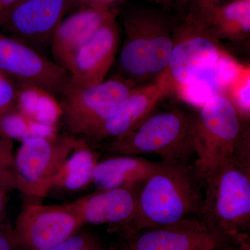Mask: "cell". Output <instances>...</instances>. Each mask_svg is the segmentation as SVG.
<instances>
[{
  "label": "cell",
  "mask_w": 250,
  "mask_h": 250,
  "mask_svg": "<svg viewBox=\"0 0 250 250\" xmlns=\"http://www.w3.org/2000/svg\"><path fill=\"white\" fill-rule=\"evenodd\" d=\"M118 233L116 250H229L249 238L226 232L203 218Z\"/></svg>",
  "instance_id": "6"
},
{
  "label": "cell",
  "mask_w": 250,
  "mask_h": 250,
  "mask_svg": "<svg viewBox=\"0 0 250 250\" xmlns=\"http://www.w3.org/2000/svg\"><path fill=\"white\" fill-rule=\"evenodd\" d=\"M119 40L115 14L77 49L67 62L65 70L70 85L88 86L103 82L116 59Z\"/></svg>",
  "instance_id": "12"
},
{
  "label": "cell",
  "mask_w": 250,
  "mask_h": 250,
  "mask_svg": "<svg viewBox=\"0 0 250 250\" xmlns=\"http://www.w3.org/2000/svg\"><path fill=\"white\" fill-rule=\"evenodd\" d=\"M141 187L98 190L68 204L83 225H108L116 233L134 217Z\"/></svg>",
  "instance_id": "15"
},
{
  "label": "cell",
  "mask_w": 250,
  "mask_h": 250,
  "mask_svg": "<svg viewBox=\"0 0 250 250\" xmlns=\"http://www.w3.org/2000/svg\"><path fill=\"white\" fill-rule=\"evenodd\" d=\"M0 71L17 84L36 85L60 98L70 85L65 69L30 46L1 34Z\"/></svg>",
  "instance_id": "11"
},
{
  "label": "cell",
  "mask_w": 250,
  "mask_h": 250,
  "mask_svg": "<svg viewBox=\"0 0 250 250\" xmlns=\"http://www.w3.org/2000/svg\"><path fill=\"white\" fill-rule=\"evenodd\" d=\"M16 85V110L36 123L57 129L62 111L57 97L36 85Z\"/></svg>",
  "instance_id": "20"
},
{
  "label": "cell",
  "mask_w": 250,
  "mask_h": 250,
  "mask_svg": "<svg viewBox=\"0 0 250 250\" xmlns=\"http://www.w3.org/2000/svg\"><path fill=\"white\" fill-rule=\"evenodd\" d=\"M193 113L179 108L153 112L129 132L106 140L111 156L157 154L162 161L187 163L194 156Z\"/></svg>",
  "instance_id": "3"
},
{
  "label": "cell",
  "mask_w": 250,
  "mask_h": 250,
  "mask_svg": "<svg viewBox=\"0 0 250 250\" xmlns=\"http://www.w3.org/2000/svg\"><path fill=\"white\" fill-rule=\"evenodd\" d=\"M86 4V6H108L111 7V5L116 0H82Z\"/></svg>",
  "instance_id": "30"
},
{
  "label": "cell",
  "mask_w": 250,
  "mask_h": 250,
  "mask_svg": "<svg viewBox=\"0 0 250 250\" xmlns=\"http://www.w3.org/2000/svg\"><path fill=\"white\" fill-rule=\"evenodd\" d=\"M16 188L14 157L11 151H0V190Z\"/></svg>",
  "instance_id": "25"
},
{
  "label": "cell",
  "mask_w": 250,
  "mask_h": 250,
  "mask_svg": "<svg viewBox=\"0 0 250 250\" xmlns=\"http://www.w3.org/2000/svg\"><path fill=\"white\" fill-rule=\"evenodd\" d=\"M5 205H6L5 191H1V190H0V223H1L3 213H4Z\"/></svg>",
  "instance_id": "32"
},
{
  "label": "cell",
  "mask_w": 250,
  "mask_h": 250,
  "mask_svg": "<svg viewBox=\"0 0 250 250\" xmlns=\"http://www.w3.org/2000/svg\"><path fill=\"white\" fill-rule=\"evenodd\" d=\"M174 43L164 73L172 91L184 90L215 71L228 54L205 27L187 21L174 29Z\"/></svg>",
  "instance_id": "9"
},
{
  "label": "cell",
  "mask_w": 250,
  "mask_h": 250,
  "mask_svg": "<svg viewBox=\"0 0 250 250\" xmlns=\"http://www.w3.org/2000/svg\"><path fill=\"white\" fill-rule=\"evenodd\" d=\"M136 86L118 75L88 86L70 85L61 97L62 119L72 134L90 139Z\"/></svg>",
  "instance_id": "7"
},
{
  "label": "cell",
  "mask_w": 250,
  "mask_h": 250,
  "mask_svg": "<svg viewBox=\"0 0 250 250\" xmlns=\"http://www.w3.org/2000/svg\"><path fill=\"white\" fill-rule=\"evenodd\" d=\"M228 1H231V0H228ZM240 1H247V2H250V0H240Z\"/></svg>",
  "instance_id": "34"
},
{
  "label": "cell",
  "mask_w": 250,
  "mask_h": 250,
  "mask_svg": "<svg viewBox=\"0 0 250 250\" xmlns=\"http://www.w3.org/2000/svg\"><path fill=\"white\" fill-rule=\"evenodd\" d=\"M108 250H116V248H114V246H111L109 248V249H108Z\"/></svg>",
  "instance_id": "33"
},
{
  "label": "cell",
  "mask_w": 250,
  "mask_h": 250,
  "mask_svg": "<svg viewBox=\"0 0 250 250\" xmlns=\"http://www.w3.org/2000/svg\"><path fill=\"white\" fill-rule=\"evenodd\" d=\"M202 180V218L226 232L249 235L250 161L233 156L206 172Z\"/></svg>",
  "instance_id": "4"
},
{
  "label": "cell",
  "mask_w": 250,
  "mask_h": 250,
  "mask_svg": "<svg viewBox=\"0 0 250 250\" xmlns=\"http://www.w3.org/2000/svg\"><path fill=\"white\" fill-rule=\"evenodd\" d=\"M65 6L66 0H19L4 24L13 39L35 49L51 43Z\"/></svg>",
  "instance_id": "13"
},
{
  "label": "cell",
  "mask_w": 250,
  "mask_h": 250,
  "mask_svg": "<svg viewBox=\"0 0 250 250\" xmlns=\"http://www.w3.org/2000/svg\"><path fill=\"white\" fill-rule=\"evenodd\" d=\"M39 123L29 119L18 110L0 116V134L4 139L24 140L37 136Z\"/></svg>",
  "instance_id": "22"
},
{
  "label": "cell",
  "mask_w": 250,
  "mask_h": 250,
  "mask_svg": "<svg viewBox=\"0 0 250 250\" xmlns=\"http://www.w3.org/2000/svg\"><path fill=\"white\" fill-rule=\"evenodd\" d=\"M204 184L194 166L161 162L141 186L132 219L117 233L202 218Z\"/></svg>",
  "instance_id": "1"
},
{
  "label": "cell",
  "mask_w": 250,
  "mask_h": 250,
  "mask_svg": "<svg viewBox=\"0 0 250 250\" xmlns=\"http://www.w3.org/2000/svg\"><path fill=\"white\" fill-rule=\"evenodd\" d=\"M160 164L139 156H113L99 161L93 171L92 183L98 190L140 187Z\"/></svg>",
  "instance_id": "17"
},
{
  "label": "cell",
  "mask_w": 250,
  "mask_h": 250,
  "mask_svg": "<svg viewBox=\"0 0 250 250\" xmlns=\"http://www.w3.org/2000/svg\"><path fill=\"white\" fill-rule=\"evenodd\" d=\"M83 225L68 203L32 204L18 215L13 233L17 249L46 250L78 232Z\"/></svg>",
  "instance_id": "10"
},
{
  "label": "cell",
  "mask_w": 250,
  "mask_h": 250,
  "mask_svg": "<svg viewBox=\"0 0 250 250\" xmlns=\"http://www.w3.org/2000/svg\"><path fill=\"white\" fill-rule=\"evenodd\" d=\"M225 96L243 118H249L250 112V67L237 64L232 75L224 86Z\"/></svg>",
  "instance_id": "21"
},
{
  "label": "cell",
  "mask_w": 250,
  "mask_h": 250,
  "mask_svg": "<svg viewBox=\"0 0 250 250\" xmlns=\"http://www.w3.org/2000/svg\"><path fill=\"white\" fill-rule=\"evenodd\" d=\"M96 240L93 235L80 230L75 234L46 250H82Z\"/></svg>",
  "instance_id": "26"
},
{
  "label": "cell",
  "mask_w": 250,
  "mask_h": 250,
  "mask_svg": "<svg viewBox=\"0 0 250 250\" xmlns=\"http://www.w3.org/2000/svg\"><path fill=\"white\" fill-rule=\"evenodd\" d=\"M17 85L0 71V116L16 110Z\"/></svg>",
  "instance_id": "24"
},
{
  "label": "cell",
  "mask_w": 250,
  "mask_h": 250,
  "mask_svg": "<svg viewBox=\"0 0 250 250\" xmlns=\"http://www.w3.org/2000/svg\"><path fill=\"white\" fill-rule=\"evenodd\" d=\"M19 0H0V24L6 22L11 10Z\"/></svg>",
  "instance_id": "28"
},
{
  "label": "cell",
  "mask_w": 250,
  "mask_h": 250,
  "mask_svg": "<svg viewBox=\"0 0 250 250\" xmlns=\"http://www.w3.org/2000/svg\"><path fill=\"white\" fill-rule=\"evenodd\" d=\"M125 41L116 75L139 85L165 71L174 43V29L164 14L141 7L129 10L123 21Z\"/></svg>",
  "instance_id": "2"
},
{
  "label": "cell",
  "mask_w": 250,
  "mask_h": 250,
  "mask_svg": "<svg viewBox=\"0 0 250 250\" xmlns=\"http://www.w3.org/2000/svg\"><path fill=\"white\" fill-rule=\"evenodd\" d=\"M241 119L232 103L223 94L210 97L193 113L194 167L202 179L219 164L245 152Z\"/></svg>",
  "instance_id": "5"
},
{
  "label": "cell",
  "mask_w": 250,
  "mask_h": 250,
  "mask_svg": "<svg viewBox=\"0 0 250 250\" xmlns=\"http://www.w3.org/2000/svg\"><path fill=\"white\" fill-rule=\"evenodd\" d=\"M99 158L100 154L92 149L85 140H81L54 176L48 194L54 190L73 192L83 190L92 183Z\"/></svg>",
  "instance_id": "18"
},
{
  "label": "cell",
  "mask_w": 250,
  "mask_h": 250,
  "mask_svg": "<svg viewBox=\"0 0 250 250\" xmlns=\"http://www.w3.org/2000/svg\"><path fill=\"white\" fill-rule=\"evenodd\" d=\"M13 228L7 224L0 223V250H16Z\"/></svg>",
  "instance_id": "27"
},
{
  "label": "cell",
  "mask_w": 250,
  "mask_h": 250,
  "mask_svg": "<svg viewBox=\"0 0 250 250\" xmlns=\"http://www.w3.org/2000/svg\"><path fill=\"white\" fill-rule=\"evenodd\" d=\"M147 1L166 6V7L185 9L188 0H147Z\"/></svg>",
  "instance_id": "29"
},
{
  "label": "cell",
  "mask_w": 250,
  "mask_h": 250,
  "mask_svg": "<svg viewBox=\"0 0 250 250\" xmlns=\"http://www.w3.org/2000/svg\"><path fill=\"white\" fill-rule=\"evenodd\" d=\"M219 40L241 41L250 34V2L231 0L218 6L206 28Z\"/></svg>",
  "instance_id": "19"
},
{
  "label": "cell",
  "mask_w": 250,
  "mask_h": 250,
  "mask_svg": "<svg viewBox=\"0 0 250 250\" xmlns=\"http://www.w3.org/2000/svg\"><path fill=\"white\" fill-rule=\"evenodd\" d=\"M172 92V85L164 72L152 82L137 85L90 139L100 142L129 132L152 113L161 100Z\"/></svg>",
  "instance_id": "14"
},
{
  "label": "cell",
  "mask_w": 250,
  "mask_h": 250,
  "mask_svg": "<svg viewBox=\"0 0 250 250\" xmlns=\"http://www.w3.org/2000/svg\"><path fill=\"white\" fill-rule=\"evenodd\" d=\"M81 140L72 135L57 134L21 141L14 157L16 189L28 196L41 198L48 195L54 176Z\"/></svg>",
  "instance_id": "8"
},
{
  "label": "cell",
  "mask_w": 250,
  "mask_h": 250,
  "mask_svg": "<svg viewBox=\"0 0 250 250\" xmlns=\"http://www.w3.org/2000/svg\"><path fill=\"white\" fill-rule=\"evenodd\" d=\"M229 250H250V238H248L243 240L241 243L232 247Z\"/></svg>",
  "instance_id": "31"
},
{
  "label": "cell",
  "mask_w": 250,
  "mask_h": 250,
  "mask_svg": "<svg viewBox=\"0 0 250 250\" xmlns=\"http://www.w3.org/2000/svg\"><path fill=\"white\" fill-rule=\"evenodd\" d=\"M225 0H188L185 9V21L207 28L214 10Z\"/></svg>",
  "instance_id": "23"
},
{
  "label": "cell",
  "mask_w": 250,
  "mask_h": 250,
  "mask_svg": "<svg viewBox=\"0 0 250 250\" xmlns=\"http://www.w3.org/2000/svg\"><path fill=\"white\" fill-rule=\"evenodd\" d=\"M115 14V10L108 6H85L62 20L51 41L54 62L65 70L77 49Z\"/></svg>",
  "instance_id": "16"
}]
</instances>
